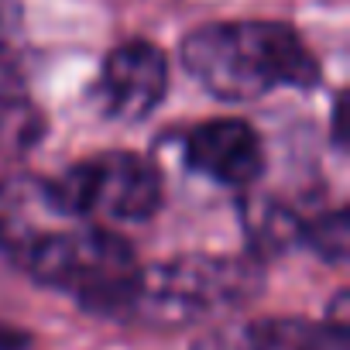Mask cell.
<instances>
[{
	"label": "cell",
	"instance_id": "obj_8",
	"mask_svg": "<svg viewBox=\"0 0 350 350\" xmlns=\"http://www.w3.org/2000/svg\"><path fill=\"white\" fill-rule=\"evenodd\" d=\"M21 42V8L18 0H0V66H4Z\"/></svg>",
	"mask_w": 350,
	"mask_h": 350
},
{
	"label": "cell",
	"instance_id": "obj_3",
	"mask_svg": "<svg viewBox=\"0 0 350 350\" xmlns=\"http://www.w3.org/2000/svg\"><path fill=\"white\" fill-rule=\"evenodd\" d=\"M254 288V275L241 261L224 258H175L141 268L120 319L144 326H186L224 306L241 302Z\"/></svg>",
	"mask_w": 350,
	"mask_h": 350
},
{
	"label": "cell",
	"instance_id": "obj_6",
	"mask_svg": "<svg viewBox=\"0 0 350 350\" xmlns=\"http://www.w3.org/2000/svg\"><path fill=\"white\" fill-rule=\"evenodd\" d=\"M183 158L193 172L230 189H247L265 172L261 137L251 124L237 117H217L193 127L186 134Z\"/></svg>",
	"mask_w": 350,
	"mask_h": 350
},
{
	"label": "cell",
	"instance_id": "obj_9",
	"mask_svg": "<svg viewBox=\"0 0 350 350\" xmlns=\"http://www.w3.org/2000/svg\"><path fill=\"white\" fill-rule=\"evenodd\" d=\"M28 347V333H18L11 326H0V350H25Z\"/></svg>",
	"mask_w": 350,
	"mask_h": 350
},
{
	"label": "cell",
	"instance_id": "obj_7",
	"mask_svg": "<svg viewBox=\"0 0 350 350\" xmlns=\"http://www.w3.org/2000/svg\"><path fill=\"white\" fill-rule=\"evenodd\" d=\"M309 237V244L326 258V261H343L347 258V213L343 210H336V213H329V217H319V224L306 234Z\"/></svg>",
	"mask_w": 350,
	"mask_h": 350
},
{
	"label": "cell",
	"instance_id": "obj_10",
	"mask_svg": "<svg viewBox=\"0 0 350 350\" xmlns=\"http://www.w3.org/2000/svg\"><path fill=\"white\" fill-rule=\"evenodd\" d=\"M333 141L343 144V93H340L336 103H333Z\"/></svg>",
	"mask_w": 350,
	"mask_h": 350
},
{
	"label": "cell",
	"instance_id": "obj_1",
	"mask_svg": "<svg viewBox=\"0 0 350 350\" xmlns=\"http://www.w3.org/2000/svg\"><path fill=\"white\" fill-rule=\"evenodd\" d=\"M186 72L227 103H247L271 90H312L319 62L295 28L278 21L203 25L183 38Z\"/></svg>",
	"mask_w": 350,
	"mask_h": 350
},
{
	"label": "cell",
	"instance_id": "obj_5",
	"mask_svg": "<svg viewBox=\"0 0 350 350\" xmlns=\"http://www.w3.org/2000/svg\"><path fill=\"white\" fill-rule=\"evenodd\" d=\"M168 90V62L161 49H154L144 38L117 45L100 69L96 79V100L103 117L120 124L144 120Z\"/></svg>",
	"mask_w": 350,
	"mask_h": 350
},
{
	"label": "cell",
	"instance_id": "obj_2",
	"mask_svg": "<svg viewBox=\"0 0 350 350\" xmlns=\"http://www.w3.org/2000/svg\"><path fill=\"white\" fill-rule=\"evenodd\" d=\"M11 258L38 285H49L76 299L83 309L117 319L141 275L131 244L96 224H76L55 230L38 227L11 251Z\"/></svg>",
	"mask_w": 350,
	"mask_h": 350
},
{
	"label": "cell",
	"instance_id": "obj_4",
	"mask_svg": "<svg viewBox=\"0 0 350 350\" xmlns=\"http://www.w3.org/2000/svg\"><path fill=\"white\" fill-rule=\"evenodd\" d=\"M45 196L59 217L100 224H144L161 206V175L134 151H107L69 165L45 183Z\"/></svg>",
	"mask_w": 350,
	"mask_h": 350
}]
</instances>
